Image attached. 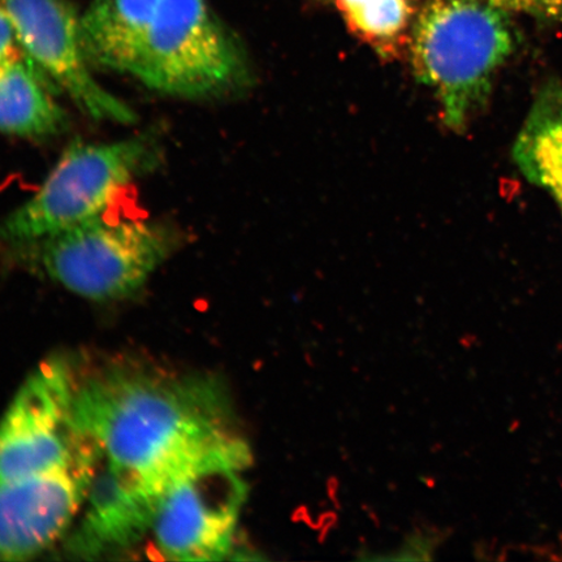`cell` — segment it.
Masks as SVG:
<instances>
[{
    "label": "cell",
    "mask_w": 562,
    "mask_h": 562,
    "mask_svg": "<svg viewBox=\"0 0 562 562\" xmlns=\"http://www.w3.org/2000/svg\"><path fill=\"white\" fill-rule=\"evenodd\" d=\"M74 420L109 460L159 495L205 463L250 462L227 393L207 375L111 364L77 378Z\"/></svg>",
    "instance_id": "1"
},
{
    "label": "cell",
    "mask_w": 562,
    "mask_h": 562,
    "mask_svg": "<svg viewBox=\"0 0 562 562\" xmlns=\"http://www.w3.org/2000/svg\"><path fill=\"white\" fill-rule=\"evenodd\" d=\"M515 47L507 12L483 0H428L412 27V66L448 128L462 132L487 104Z\"/></svg>",
    "instance_id": "2"
},
{
    "label": "cell",
    "mask_w": 562,
    "mask_h": 562,
    "mask_svg": "<svg viewBox=\"0 0 562 562\" xmlns=\"http://www.w3.org/2000/svg\"><path fill=\"white\" fill-rule=\"evenodd\" d=\"M157 157L145 136L74 144L40 191L0 221V240L32 244L102 216L115 195Z\"/></svg>",
    "instance_id": "3"
},
{
    "label": "cell",
    "mask_w": 562,
    "mask_h": 562,
    "mask_svg": "<svg viewBox=\"0 0 562 562\" xmlns=\"http://www.w3.org/2000/svg\"><path fill=\"white\" fill-rule=\"evenodd\" d=\"M131 75L184 98L228 93L249 81L243 54L206 0H158Z\"/></svg>",
    "instance_id": "4"
},
{
    "label": "cell",
    "mask_w": 562,
    "mask_h": 562,
    "mask_svg": "<svg viewBox=\"0 0 562 562\" xmlns=\"http://www.w3.org/2000/svg\"><path fill=\"white\" fill-rule=\"evenodd\" d=\"M172 232L157 223L103 216L38 241L46 276L93 301L133 296L175 249Z\"/></svg>",
    "instance_id": "5"
},
{
    "label": "cell",
    "mask_w": 562,
    "mask_h": 562,
    "mask_svg": "<svg viewBox=\"0 0 562 562\" xmlns=\"http://www.w3.org/2000/svg\"><path fill=\"white\" fill-rule=\"evenodd\" d=\"M76 382L70 364L52 358L20 386L0 420V481L67 467L86 449L74 420Z\"/></svg>",
    "instance_id": "6"
},
{
    "label": "cell",
    "mask_w": 562,
    "mask_h": 562,
    "mask_svg": "<svg viewBox=\"0 0 562 562\" xmlns=\"http://www.w3.org/2000/svg\"><path fill=\"white\" fill-rule=\"evenodd\" d=\"M245 465L213 461L179 477L160 496L153 533L158 551L178 561L227 558L248 486Z\"/></svg>",
    "instance_id": "7"
},
{
    "label": "cell",
    "mask_w": 562,
    "mask_h": 562,
    "mask_svg": "<svg viewBox=\"0 0 562 562\" xmlns=\"http://www.w3.org/2000/svg\"><path fill=\"white\" fill-rule=\"evenodd\" d=\"M21 48L50 75L77 108L98 121L128 124L136 114L100 86L89 69L81 18L66 0H0Z\"/></svg>",
    "instance_id": "8"
},
{
    "label": "cell",
    "mask_w": 562,
    "mask_h": 562,
    "mask_svg": "<svg viewBox=\"0 0 562 562\" xmlns=\"http://www.w3.org/2000/svg\"><path fill=\"white\" fill-rule=\"evenodd\" d=\"M98 456L89 440L67 467L0 481V558H34L65 536L86 501Z\"/></svg>",
    "instance_id": "9"
},
{
    "label": "cell",
    "mask_w": 562,
    "mask_h": 562,
    "mask_svg": "<svg viewBox=\"0 0 562 562\" xmlns=\"http://www.w3.org/2000/svg\"><path fill=\"white\" fill-rule=\"evenodd\" d=\"M160 496L100 451L67 552L94 560L130 551L153 530Z\"/></svg>",
    "instance_id": "10"
},
{
    "label": "cell",
    "mask_w": 562,
    "mask_h": 562,
    "mask_svg": "<svg viewBox=\"0 0 562 562\" xmlns=\"http://www.w3.org/2000/svg\"><path fill=\"white\" fill-rule=\"evenodd\" d=\"M158 0H93L81 18L89 61L131 74Z\"/></svg>",
    "instance_id": "11"
},
{
    "label": "cell",
    "mask_w": 562,
    "mask_h": 562,
    "mask_svg": "<svg viewBox=\"0 0 562 562\" xmlns=\"http://www.w3.org/2000/svg\"><path fill=\"white\" fill-rule=\"evenodd\" d=\"M513 159L562 211V83H547L540 90L513 147Z\"/></svg>",
    "instance_id": "12"
},
{
    "label": "cell",
    "mask_w": 562,
    "mask_h": 562,
    "mask_svg": "<svg viewBox=\"0 0 562 562\" xmlns=\"http://www.w3.org/2000/svg\"><path fill=\"white\" fill-rule=\"evenodd\" d=\"M34 66L24 54L0 68V132L40 137L65 128V111L42 86Z\"/></svg>",
    "instance_id": "13"
},
{
    "label": "cell",
    "mask_w": 562,
    "mask_h": 562,
    "mask_svg": "<svg viewBox=\"0 0 562 562\" xmlns=\"http://www.w3.org/2000/svg\"><path fill=\"white\" fill-rule=\"evenodd\" d=\"M344 19L358 37L385 59L397 58L411 37L412 0H337Z\"/></svg>",
    "instance_id": "14"
},
{
    "label": "cell",
    "mask_w": 562,
    "mask_h": 562,
    "mask_svg": "<svg viewBox=\"0 0 562 562\" xmlns=\"http://www.w3.org/2000/svg\"><path fill=\"white\" fill-rule=\"evenodd\" d=\"M505 12H521L544 20H562V0H483Z\"/></svg>",
    "instance_id": "15"
},
{
    "label": "cell",
    "mask_w": 562,
    "mask_h": 562,
    "mask_svg": "<svg viewBox=\"0 0 562 562\" xmlns=\"http://www.w3.org/2000/svg\"><path fill=\"white\" fill-rule=\"evenodd\" d=\"M23 55L24 52L20 46L15 27L0 4V68L10 65Z\"/></svg>",
    "instance_id": "16"
}]
</instances>
